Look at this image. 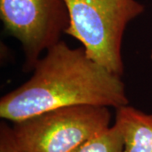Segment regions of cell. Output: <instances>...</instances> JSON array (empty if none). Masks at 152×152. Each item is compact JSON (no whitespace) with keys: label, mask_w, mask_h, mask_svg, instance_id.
Segmentation results:
<instances>
[{"label":"cell","mask_w":152,"mask_h":152,"mask_svg":"<svg viewBox=\"0 0 152 152\" xmlns=\"http://www.w3.org/2000/svg\"><path fill=\"white\" fill-rule=\"evenodd\" d=\"M31 79L0 100V117L17 123L54 109L129 104L124 83L90 58L83 48L60 41L38 60Z\"/></svg>","instance_id":"cell-1"},{"label":"cell","mask_w":152,"mask_h":152,"mask_svg":"<svg viewBox=\"0 0 152 152\" xmlns=\"http://www.w3.org/2000/svg\"><path fill=\"white\" fill-rule=\"evenodd\" d=\"M69 25L65 34L82 44L90 58L122 76V42L129 23L145 11L137 0H64Z\"/></svg>","instance_id":"cell-2"},{"label":"cell","mask_w":152,"mask_h":152,"mask_svg":"<svg viewBox=\"0 0 152 152\" xmlns=\"http://www.w3.org/2000/svg\"><path fill=\"white\" fill-rule=\"evenodd\" d=\"M110 124L109 107L80 105L14 123L12 132L22 152H76Z\"/></svg>","instance_id":"cell-3"},{"label":"cell","mask_w":152,"mask_h":152,"mask_svg":"<svg viewBox=\"0 0 152 152\" xmlns=\"http://www.w3.org/2000/svg\"><path fill=\"white\" fill-rule=\"evenodd\" d=\"M0 18L7 32L21 44L25 71H32L69 25L64 0H0Z\"/></svg>","instance_id":"cell-4"},{"label":"cell","mask_w":152,"mask_h":152,"mask_svg":"<svg viewBox=\"0 0 152 152\" xmlns=\"http://www.w3.org/2000/svg\"><path fill=\"white\" fill-rule=\"evenodd\" d=\"M114 124L123 136L124 152H152V113L128 104L116 109Z\"/></svg>","instance_id":"cell-5"},{"label":"cell","mask_w":152,"mask_h":152,"mask_svg":"<svg viewBox=\"0 0 152 152\" xmlns=\"http://www.w3.org/2000/svg\"><path fill=\"white\" fill-rule=\"evenodd\" d=\"M76 152H124V140L113 124L83 145Z\"/></svg>","instance_id":"cell-6"},{"label":"cell","mask_w":152,"mask_h":152,"mask_svg":"<svg viewBox=\"0 0 152 152\" xmlns=\"http://www.w3.org/2000/svg\"><path fill=\"white\" fill-rule=\"evenodd\" d=\"M0 152H22L15 141L12 127L5 123L0 125Z\"/></svg>","instance_id":"cell-7"}]
</instances>
